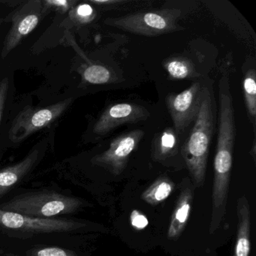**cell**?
I'll return each instance as SVG.
<instances>
[{"mask_svg":"<svg viewBox=\"0 0 256 256\" xmlns=\"http://www.w3.org/2000/svg\"><path fill=\"white\" fill-rule=\"evenodd\" d=\"M192 203V188H184L176 202V206L172 216L169 224L168 236L169 240H175L178 239L184 232L190 216Z\"/></svg>","mask_w":256,"mask_h":256,"instance_id":"obj_13","label":"cell"},{"mask_svg":"<svg viewBox=\"0 0 256 256\" xmlns=\"http://www.w3.org/2000/svg\"><path fill=\"white\" fill-rule=\"evenodd\" d=\"M91 4H96V5L100 6H110L113 4H121L122 1L120 0H106V1H102V0H92L90 1Z\"/></svg>","mask_w":256,"mask_h":256,"instance_id":"obj_24","label":"cell"},{"mask_svg":"<svg viewBox=\"0 0 256 256\" xmlns=\"http://www.w3.org/2000/svg\"><path fill=\"white\" fill-rule=\"evenodd\" d=\"M8 2H10V1H4V0H0V4H8Z\"/></svg>","mask_w":256,"mask_h":256,"instance_id":"obj_25","label":"cell"},{"mask_svg":"<svg viewBox=\"0 0 256 256\" xmlns=\"http://www.w3.org/2000/svg\"><path fill=\"white\" fill-rule=\"evenodd\" d=\"M163 66L169 78L174 80H185L198 76L194 64L186 58H170L164 60Z\"/></svg>","mask_w":256,"mask_h":256,"instance_id":"obj_14","label":"cell"},{"mask_svg":"<svg viewBox=\"0 0 256 256\" xmlns=\"http://www.w3.org/2000/svg\"><path fill=\"white\" fill-rule=\"evenodd\" d=\"M130 222H131L132 227L134 230H142L148 227L149 224V220L143 212L138 210H134L130 214Z\"/></svg>","mask_w":256,"mask_h":256,"instance_id":"obj_22","label":"cell"},{"mask_svg":"<svg viewBox=\"0 0 256 256\" xmlns=\"http://www.w3.org/2000/svg\"><path fill=\"white\" fill-rule=\"evenodd\" d=\"M41 156L40 146H36L22 161L0 169V198L17 185L34 168Z\"/></svg>","mask_w":256,"mask_h":256,"instance_id":"obj_11","label":"cell"},{"mask_svg":"<svg viewBox=\"0 0 256 256\" xmlns=\"http://www.w3.org/2000/svg\"><path fill=\"white\" fill-rule=\"evenodd\" d=\"M29 256H78L74 252L60 247L50 246L34 250Z\"/></svg>","mask_w":256,"mask_h":256,"instance_id":"obj_21","label":"cell"},{"mask_svg":"<svg viewBox=\"0 0 256 256\" xmlns=\"http://www.w3.org/2000/svg\"><path fill=\"white\" fill-rule=\"evenodd\" d=\"M2 19L0 18V26L2 24Z\"/></svg>","mask_w":256,"mask_h":256,"instance_id":"obj_26","label":"cell"},{"mask_svg":"<svg viewBox=\"0 0 256 256\" xmlns=\"http://www.w3.org/2000/svg\"><path fill=\"white\" fill-rule=\"evenodd\" d=\"M180 16V10L172 8L133 13L108 19L106 24L132 34L152 37L182 29L178 23Z\"/></svg>","mask_w":256,"mask_h":256,"instance_id":"obj_4","label":"cell"},{"mask_svg":"<svg viewBox=\"0 0 256 256\" xmlns=\"http://www.w3.org/2000/svg\"><path fill=\"white\" fill-rule=\"evenodd\" d=\"M238 232L234 256H248L251 250L250 240V210L248 200L241 196L238 200Z\"/></svg>","mask_w":256,"mask_h":256,"instance_id":"obj_12","label":"cell"},{"mask_svg":"<svg viewBox=\"0 0 256 256\" xmlns=\"http://www.w3.org/2000/svg\"><path fill=\"white\" fill-rule=\"evenodd\" d=\"M178 145V137L174 130L168 128L161 133L155 144L154 158L164 160L173 155Z\"/></svg>","mask_w":256,"mask_h":256,"instance_id":"obj_16","label":"cell"},{"mask_svg":"<svg viewBox=\"0 0 256 256\" xmlns=\"http://www.w3.org/2000/svg\"><path fill=\"white\" fill-rule=\"evenodd\" d=\"M174 184L168 178L162 176L142 193V198L154 206L166 200L174 191Z\"/></svg>","mask_w":256,"mask_h":256,"instance_id":"obj_15","label":"cell"},{"mask_svg":"<svg viewBox=\"0 0 256 256\" xmlns=\"http://www.w3.org/2000/svg\"><path fill=\"white\" fill-rule=\"evenodd\" d=\"M82 205L80 199L56 192H34L12 198L0 205V209L38 218H55L73 214Z\"/></svg>","mask_w":256,"mask_h":256,"instance_id":"obj_3","label":"cell"},{"mask_svg":"<svg viewBox=\"0 0 256 256\" xmlns=\"http://www.w3.org/2000/svg\"><path fill=\"white\" fill-rule=\"evenodd\" d=\"M76 4L77 1L74 0H46L42 1L43 12L55 11L60 14H65L70 12Z\"/></svg>","mask_w":256,"mask_h":256,"instance_id":"obj_20","label":"cell"},{"mask_svg":"<svg viewBox=\"0 0 256 256\" xmlns=\"http://www.w3.org/2000/svg\"><path fill=\"white\" fill-rule=\"evenodd\" d=\"M150 114L145 108L132 103H120L109 106L102 114L94 127V132L104 136L121 125L146 119Z\"/></svg>","mask_w":256,"mask_h":256,"instance_id":"obj_10","label":"cell"},{"mask_svg":"<svg viewBox=\"0 0 256 256\" xmlns=\"http://www.w3.org/2000/svg\"><path fill=\"white\" fill-rule=\"evenodd\" d=\"M229 84L228 76L223 74L218 84V132L216 152L214 160L212 212L210 227V230L212 232L218 228L226 214L233 162L235 119Z\"/></svg>","mask_w":256,"mask_h":256,"instance_id":"obj_1","label":"cell"},{"mask_svg":"<svg viewBox=\"0 0 256 256\" xmlns=\"http://www.w3.org/2000/svg\"><path fill=\"white\" fill-rule=\"evenodd\" d=\"M256 71L250 70L247 72L242 82L244 98L248 118L253 126H256Z\"/></svg>","mask_w":256,"mask_h":256,"instance_id":"obj_17","label":"cell"},{"mask_svg":"<svg viewBox=\"0 0 256 256\" xmlns=\"http://www.w3.org/2000/svg\"><path fill=\"white\" fill-rule=\"evenodd\" d=\"M205 85L194 82L188 89L167 97L166 104L176 134H182L194 122L203 100Z\"/></svg>","mask_w":256,"mask_h":256,"instance_id":"obj_7","label":"cell"},{"mask_svg":"<svg viewBox=\"0 0 256 256\" xmlns=\"http://www.w3.org/2000/svg\"><path fill=\"white\" fill-rule=\"evenodd\" d=\"M82 78L90 84H106L113 82L112 72L104 66L88 62L82 72Z\"/></svg>","mask_w":256,"mask_h":256,"instance_id":"obj_18","label":"cell"},{"mask_svg":"<svg viewBox=\"0 0 256 256\" xmlns=\"http://www.w3.org/2000/svg\"><path fill=\"white\" fill-rule=\"evenodd\" d=\"M84 223L70 218H38L0 209V229L23 233H62L78 230Z\"/></svg>","mask_w":256,"mask_h":256,"instance_id":"obj_6","label":"cell"},{"mask_svg":"<svg viewBox=\"0 0 256 256\" xmlns=\"http://www.w3.org/2000/svg\"><path fill=\"white\" fill-rule=\"evenodd\" d=\"M72 100L67 98L44 108L25 107L13 120L8 133L10 140L20 143L38 130L49 126L65 113Z\"/></svg>","mask_w":256,"mask_h":256,"instance_id":"obj_5","label":"cell"},{"mask_svg":"<svg viewBox=\"0 0 256 256\" xmlns=\"http://www.w3.org/2000/svg\"><path fill=\"white\" fill-rule=\"evenodd\" d=\"M42 1L30 0L25 2L12 17V26L4 40L1 56L6 58L10 52L30 34L42 18Z\"/></svg>","mask_w":256,"mask_h":256,"instance_id":"obj_8","label":"cell"},{"mask_svg":"<svg viewBox=\"0 0 256 256\" xmlns=\"http://www.w3.org/2000/svg\"><path fill=\"white\" fill-rule=\"evenodd\" d=\"M144 134L142 130H134L119 136L112 142L107 150L92 158V163L104 168L116 176L120 174Z\"/></svg>","mask_w":256,"mask_h":256,"instance_id":"obj_9","label":"cell"},{"mask_svg":"<svg viewBox=\"0 0 256 256\" xmlns=\"http://www.w3.org/2000/svg\"><path fill=\"white\" fill-rule=\"evenodd\" d=\"M8 86H10V84H8V78H4L0 82V122H1V120H2L4 106H5L6 100L7 98Z\"/></svg>","mask_w":256,"mask_h":256,"instance_id":"obj_23","label":"cell"},{"mask_svg":"<svg viewBox=\"0 0 256 256\" xmlns=\"http://www.w3.org/2000/svg\"><path fill=\"white\" fill-rule=\"evenodd\" d=\"M70 18L77 25H86L96 18L95 10L89 4H82L73 7L68 13Z\"/></svg>","mask_w":256,"mask_h":256,"instance_id":"obj_19","label":"cell"},{"mask_svg":"<svg viewBox=\"0 0 256 256\" xmlns=\"http://www.w3.org/2000/svg\"><path fill=\"white\" fill-rule=\"evenodd\" d=\"M214 98L208 86H205L200 110L194 126L182 146V155L196 186L204 182L210 144L215 126Z\"/></svg>","mask_w":256,"mask_h":256,"instance_id":"obj_2","label":"cell"}]
</instances>
